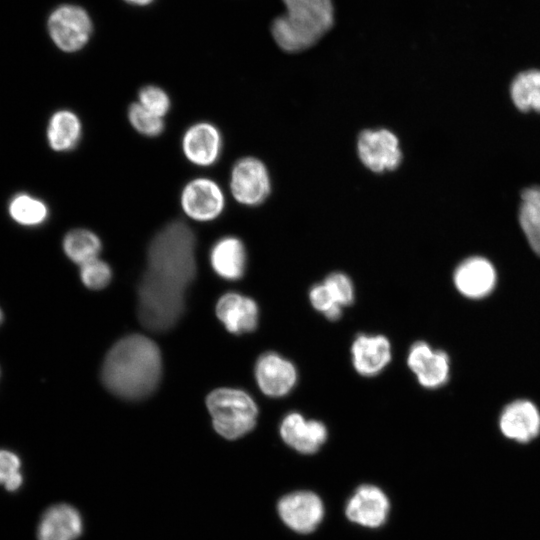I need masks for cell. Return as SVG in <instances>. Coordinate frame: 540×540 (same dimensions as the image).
Instances as JSON below:
<instances>
[{"label": "cell", "mask_w": 540, "mask_h": 540, "mask_svg": "<svg viewBox=\"0 0 540 540\" xmlns=\"http://www.w3.org/2000/svg\"><path fill=\"white\" fill-rule=\"evenodd\" d=\"M62 246L66 256L72 262L81 266L98 258L102 249V242L92 230L75 228L65 235Z\"/></svg>", "instance_id": "cell-22"}, {"label": "cell", "mask_w": 540, "mask_h": 540, "mask_svg": "<svg viewBox=\"0 0 540 540\" xmlns=\"http://www.w3.org/2000/svg\"><path fill=\"white\" fill-rule=\"evenodd\" d=\"M407 364L423 387L438 388L448 380L450 371L448 355L443 351L433 350L425 342L419 341L412 345Z\"/></svg>", "instance_id": "cell-12"}, {"label": "cell", "mask_w": 540, "mask_h": 540, "mask_svg": "<svg viewBox=\"0 0 540 540\" xmlns=\"http://www.w3.org/2000/svg\"><path fill=\"white\" fill-rule=\"evenodd\" d=\"M323 283L339 305L343 307L353 303L354 288L348 276L340 272L332 273Z\"/></svg>", "instance_id": "cell-31"}, {"label": "cell", "mask_w": 540, "mask_h": 540, "mask_svg": "<svg viewBox=\"0 0 540 540\" xmlns=\"http://www.w3.org/2000/svg\"><path fill=\"white\" fill-rule=\"evenodd\" d=\"M519 223L532 250L540 256V187L523 191Z\"/></svg>", "instance_id": "cell-23"}, {"label": "cell", "mask_w": 540, "mask_h": 540, "mask_svg": "<svg viewBox=\"0 0 540 540\" xmlns=\"http://www.w3.org/2000/svg\"><path fill=\"white\" fill-rule=\"evenodd\" d=\"M255 378L265 395L282 397L295 386L297 371L290 361L276 353L268 352L258 358L255 365Z\"/></svg>", "instance_id": "cell-11"}, {"label": "cell", "mask_w": 540, "mask_h": 540, "mask_svg": "<svg viewBox=\"0 0 540 540\" xmlns=\"http://www.w3.org/2000/svg\"><path fill=\"white\" fill-rule=\"evenodd\" d=\"M357 145L361 161L374 172L393 170L401 162L398 139L388 130H365L359 135Z\"/></svg>", "instance_id": "cell-9"}, {"label": "cell", "mask_w": 540, "mask_h": 540, "mask_svg": "<svg viewBox=\"0 0 540 540\" xmlns=\"http://www.w3.org/2000/svg\"><path fill=\"white\" fill-rule=\"evenodd\" d=\"M9 213L12 219L21 225L37 226L47 220L49 210L42 200L27 194H19L11 200Z\"/></svg>", "instance_id": "cell-25"}, {"label": "cell", "mask_w": 540, "mask_h": 540, "mask_svg": "<svg viewBox=\"0 0 540 540\" xmlns=\"http://www.w3.org/2000/svg\"><path fill=\"white\" fill-rule=\"evenodd\" d=\"M129 3L136 4V5H146L152 2L153 0H126Z\"/></svg>", "instance_id": "cell-32"}, {"label": "cell", "mask_w": 540, "mask_h": 540, "mask_svg": "<svg viewBox=\"0 0 540 540\" xmlns=\"http://www.w3.org/2000/svg\"><path fill=\"white\" fill-rule=\"evenodd\" d=\"M214 429L228 440L238 439L256 425L258 408L249 394L239 389L219 388L206 398Z\"/></svg>", "instance_id": "cell-4"}, {"label": "cell", "mask_w": 540, "mask_h": 540, "mask_svg": "<svg viewBox=\"0 0 540 540\" xmlns=\"http://www.w3.org/2000/svg\"><path fill=\"white\" fill-rule=\"evenodd\" d=\"M127 119L131 127L145 137H157L165 130L164 118L149 112L137 101L128 106Z\"/></svg>", "instance_id": "cell-26"}, {"label": "cell", "mask_w": 540, "mask_h": 540, "mask_svg": "<svg viewBox=\"0 0 540 540\" xmlns=\"http://www.w3.org/2000/svg\"><path fill=\"white\" fill-rule=\"evenodd\" d=\"M389 512V500L382 490L373 485L360 486L346 506L347 518L366 527H379Z\"/></svg>", "instance_id": "cell-13"}, {"label": "cell", "mask_w": 540, "mask_h": 540, "mask_svg": "<svg viewBox=\"0 0 540 540\" xmlns=\"http://www.w3.org/2000/svg\"><path fill=\"white\" fill-rule=\"evenodd\" d=\"M499 426L505 437L527 443L540 433V413L533 403L517 400L505 407Z\"/></svg>", "instance_id": "cell-16"}, {"label": "cell", "mask_w": 540, "mask_h": 540, "mask_svg": "<svg viewBox=\"0 0 540 540\" xmlns=\"http://www.w3.org/2000/svg\"><path fill=\"white\" fill-rule=\"evenodd\" d=\"M285 13L272 24L278 46L297 52L315 44L333 25L331 0H283Z\"/></svg>", "instance_id": "cell-3"}, {"label": "cell", "mask_w": 540, "mask_h": 540, "mask_svg": "<svg viewBox=\"0 0 540 540\" xmlns=\"http://www.w3.org/2000/svg\"><path fill=\"white\" fill-rule=\"evenodd\" d=\"M216 314L226 329L234 334L252 332L258 324L256 302L238 293H226L217 302Z\"/></svg>", "instance_id": "cell-18"}, {"label": "cell", "mask_w": 540, "mask_h": 540, "mask_svg": "<svg viewBox=\"0 0 540 540\" xmlns=\"http://www.w3.org/2000/svg\"><path fill=\"white\" fill-rule=\"evenodd\" d=\"M454 284L465 297L480 299L492 292L496 284V271L487 259L470 257L456 268Z\"/></svg>", "instance_id": "cell-14"}, {"label": "cell", "mask_w": 540, "mask_h": 540, "mask_svg": "<svg viewBox=\"0 0 540 540\" xmlns=\"http://www.w3.org/2000/svg\"><path fill=\"white\" fill-rule=\"evenodd\" d=\"M2 320H3V313H2V311L0 309V324H1Z\"/></svg>", "instance_id": "cell-33"}, {"label": "cell", "mask_w": 540, "mask_h": 540, "mask_svg": "<svg viewBox=\"0 0 540 540\" xmlns=\"http://www.w3.org/2000/svg\"><path fill=\"white\" fill-rule=\"evenodd\" d=\"M137 102L154 115L164 118L171 109L169 94L157 85H145L137 93Z\"/></svg>", "instance_id": "cell-27"}, {"label": "cell", "mask_w": 540, "mask_h": 540, "mask_svg": "<svg viewBox=\"0 0 540 540\" xmlns=\"http://www.w3.org/2000/svg\"><path fill=\"white\" fill-rule=\"evenodd\" d=\"M195 249V233L182 220L166 223L152 237L137 290L138 317L145 328L167 331L182 316L185 292L196 276Z\"/></svg>", "instance_id": "cell-1"}, {"label": "cell", "mask_w": 540, "mask_h": 540, "mask_svg": "<svg viewBox=\"0 0 540 540\" xmlns=\"http://www.w3.org/2000/svg\"><path fill=\"white\" fill-rule=\"evenodd\" d=\"M277 507L283 522L299 533L312 532L324 514L321 499L310 491L290 493L280 499Z\"/></svg>", "instance_id": "cell-10"}, {"label": "cell", "mask_w": 540, "mask_h": 540, "mask_svg": "<svg viewBox=\"0 0 540 540\" xmlns=\"http://www.w3.org/2000/svg\"><path fill=\"white\" fill-rule=\"evenodd\" d=\"M309 299L312 306L331 321L341 317L342 306L339 305L331 295L324 283L314 285L309 292Z\"/></svg>", "instance_id": "cell-30"}, {"label": "cell", "mask_w": 540, "mask_h": 540, "mask_svg": "<svg viewBox=\"0 0 540 540\" xmlns=\"http://www.w3.org/2000/svg\"><path fill=\"white\" fill-rule=\"evenodd\" d=\"M270 178L264 163L248 156L232 166L229 189L235 201L246 206L261 204L269 195Z\"/></svg>", "instance_id": "cell-6"}, {"label": "cell", "mask_w": 540, "mask_h": 540, "mask_svg": "<svg viewBox=\"0 0 540 540\" xmlns=\"http://www.w3.org/2000/svg\"><path fill=\"white\" fill-rule=\"evenodd\" d=\"M83 134L79 116L68 109L56 111L48 122L47 141L51 149L68 152L77 147Z\"/></svg>", "instance_id": "cell-21"}, {"label": "cell", "mask_w": 540, "mask_h": 540, "mask_svg": "<svg viewBox=\"0 0 540 540\" xmlns=\"http://www.w3.org/2000/svg\"><path fill=\"white\" fill-rule=\"evenodd\" d=\"M21 461L15 453L0 450V485L6 490L14 492L20 488L23 482L21 473Z\"/></svg>", "instance_id": "cell-28"}, {"label": "cell", "mask_w": 540, "mask_h": 540, "mask_svg": "<svg viewBox=\"0 0 540 540\" xmlns=\"http://www.w3.org/2000/svg\"><path fill=\"white\" fill-rule=\"evenodd\" d=\"M510 93L519 110L540 112V70L519 73L511 83Z\"/></svg>", "instance_id": "cell-24"}, {"label": "cell", "mask_w": 540, "mask_h": 540, "mask_svg": "<svg viewBox=\"0 0 540 540\" xmlns=\"http://www.w3.org/2000/svg\"><path fill=\"white\" fill-rule=\"evenodd\" d=\"M80 277L89 289L99 290L109 284L112 271L105 261L96 258L80 266Z\"/></svg>", "instance_id": "cell-29"}, {"label": "cell", "mask_w": 540, "mask_h": 540, "mask_svg": "<svg viewBox=\"0 0 540 540\" xmlns=\"http://www.w3.org/2000/svg\"><path fill=\"white\" fill-rule=\"evenodd\" d=\"M223 138L219 128L208 121H198L184 131L181 150L188 162L197 167L215 165L222 153Z\"/></svg>", "instance_id": "cell-8"}, {"label": "cell", "mask_w": 540, "mask_h": 540, "mask_svg": "<svg viewBox=\"0 0 540 540\" xmlns=\"http://www.w3.org/2000/svg\"><path fill=\"white\" fill-rule=\"evenodd\" d=\"M213 270L222 278L237 280L242 277L246 266V251L242 241L235 236L218 239L210 250Z\"/></svg>", "instance_id": "cell-20"}, {"label": "cell", "mask_w": 540, "mask_h": 540, "mask_svg": "<svg viewBox=\"0 0 540 540\" xmlns=\"http://www.w3.org/2000/svg\"><path fill=\"white\" fill-rule=\"evenodd\" d=\"M48 31L56 46L65 52H76L88 42L92 23L87 12L75 5H62L49 16Z\"/></svg>", "instance_id": "cell-7"}, {"label": "cell", "mask_w": 540, "mask_h": 540, "mask_svg": "<svg viewBox=\"0 0 540 540\" xmlns=\"http://www.w3.org/2000/svg\"><path fill=\"white\" fill-rule=\"evenodd\" d=\"M83 531V521L76 508L56 504L42 515L37 527V540H76Z\"/></svg>", "instance_id": "cell-17"}, {"label": "cell", "mask_w": 540, "mask_h": 540, "mask_svg": "<svg viewBox=\"0 0 540 540\" xmlns=\"http://www.w3.org/2000/svg\"><path fill=\"white\" fill-rule=\"evenodd\" d=\"M280 435L283 441L304 454L318 451L327 438L325 425L317 420H306L301 414H287L280 425Z\"/></svg>", "instance_id": "cell-15"}, {"label": "cell", "mask_w": 540, "mask_h": 540, "mask_svg": "<svg viewBox=\"0 0 540 540\" xmlns=\"http://www.w3.org/2000/svg\"><path fill=\"white\" fill-rule=\"evenodd\" d=\"M351 354L353 366L359 374L367 377L374 376L390 362V342L382 335L361 334L354 340Z\"/></svg>", "instance_id": "cell-19"}, {"label": "cell", "mask_w": 540, "mask_h": 540, "mask_svg": "<svg viewBox=\"0 0 540 540\" xmlns=\"http://www.w3.org/2000/svg\"><path fill=\"white\" fill-rule=\"evenodd\" d=\"M179 202L187 218L201 223L219 218L226 205L221 186L205 176L187 181L180 192Z\"/></svg>", "instance_id": "cell-5"}, {"label": "cell", "mask_w": 540, "mask_h": 540, "mask_svg": "<svg viewBox=\"0 0 540 540\" xmlns=\"http://www.w3.org/2000/svg\"><path fill=\"white\" fill-rule=\"evenodd\" d=\"M162 373L161 353L154 341L133 334L116 342L101 370L105 387L127 400H140L157 387Z\"/></svg>", "instance_id": "cell-2"}]
</instances>
